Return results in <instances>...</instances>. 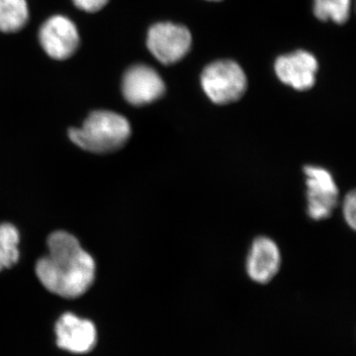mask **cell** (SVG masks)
Returning a JSON list of instances; mask_svg holds the SVG:
<instances>
[{
	"mask_svg": "<svg viewBox=\"0 0 356 356\" xmlns=\"http://www.w3.org/2000/svg\"><path fill=\"white\" fill-rule=\"evenodd\" d=\"M49 254L36 264V274L47 290L63 298H79L95 278V262L76 236L57 231L48 238Z\"/></svg>",
	"mask_w": 356,
	"mask_h": 356,
	"instance_id": "obj_1",
	"label": "cell"
},
{
	"mask_svg": "<svg viewBox=\"0 0 356 356\" xmlns=\"http://www.w3.org/2000/svg\"><path fill=\"white\" fill-rule=\"evenodd\" d=\"M131 136L127 118L116 112L97 110L90 113L83 126L70 128L69 137L77 147L93 154L118 151Z\"/></svg>",
	"mask_w": 356,
	"mask_h": 356,
	"instance_id": "obj_2",
	"label": "cell"
},
{
	"mask_svg": "<svg viewBox=\"0 0 356 356\" xmlns=\"http://www.w3.org/2000/svg\"><path fill=\"white\" fill-rule=\"evenodd\" d=\"M201 84L211 102L224 105L240 99L247 90V76L233 60H218L206 67Z\"/></svg>",
	"mask_w": 356,
	"mask_h": 356,
	"instance_id": "obj_3",
	"label": "cell"
},
{
	"mask_svg": "<svg viewBox=\"0 0 356 356\" xmlns=\"http://www.w3.org/2000/svg\"><path fill=\"white\" fill-rule=\"evenodd\" d=\"M191 33L184 26L156 23L147 33V49L163 65L179 62L191 50Z\"/></svg>",
	"mask_w": 356,
	"mask_h": 356,
	"instance_id": "obj_4",
	"label": "cell"
},
{
	"mask_svg": "<svg viewBox=\"0 0 356 356\" xmlns=\"http://www.w3.org/2000/svg\"><path fill=\"white\" fill-rule=\"evenodd\" d=\"M306 175L308 214L316 221L331 217L339 202V188L329 170L316 165L304 168Z\"/></svg>",
	"mask_w": 356,
	"mask_h": 356,
	"instance_id": "obj_5",
	"label": "cell"
},
{
	"mask_svg": "<svg viewBox=\"0 0 356 356\" xmlns=\"http://www.w3.org/2000/svg\"><path fill=\"white\" fill-rule=\"evenodd\" d=\"M39 40L47 55L57 60L72 57L79 46V34L76 24L63 15L51 16L42 25Z\"/></svg>",
	"mask_w": 356,
	"mask_h": 356,
	"instance_id": "obj_6",
	"label": "cell"
},
{
	"mask_svg": "<svg viewBox=\"0 0 356 356\" xmlns=\"http://www.w3.org/2000/svg\"><path fill=\"white\" fill-rule=\"evenodd\" d=\"M165 84L158 72L146 65H136L125 72L122 92L135 106L151 104L165 95Z\"/></svg>",
	"mask_w": 356,
	"mask_h": 356,
	"instance_id": "obj_7",
	"label": "cell"
},
{
	"mask_svg": "<svg viewBox=\"0 0 356 356\" xmlns=\"http://www.w3.org/2000/svg\"><path fill=\"white\" fill-rule=\"evenodd\" d=\"M58 348L74 355H86L95 348L97 331L88 318L72 313H65L58 318L55 327Z\"/></svg>",
	"mask_w": 356,
	"mask_h": 356,
	"instance_id": "obj_8",
	"label": "cell"
},
{
	"mask_svg": "<svg viewBox=\"0 0 356 356\" xmlns=\"http://www.w3.org/2000/svg\"><path fill=\"white\" fill-rule=\"evenodd\" d=\"M275 72L282 83L297 90H308L315 84L318 62L308 51H297L278 58Z\"/></svg>",
	"mask_w": 356,
	"mask_h": 356,
	"instance_id": "obj_9",
	"label": "cell"
},
{
	"mask_svg": "<svg viewBox=\"0 0 356 356\" xmlns=\"http://www.w3.org/2000/svg\"><path fill=\"white\" fill-rule=\"evenodd\" d=\"M280 266L281 254L275 242L266 236L257 238L248 257V276L254 282L266 284L277 275Z\"/></svg>",
	"mask_w": 356,
	"mask_h": 356,
	"instance_id": "obj_10",
	"label": "cell"
},
{
	"mask_svg": "<svg viewBox=\"0 0 356 356\" xmlns=\"http://www.w3.org/2000/svg\"><path fill=\"white\" fill-rule=\"evenodd\" d=\"M29 18L26 0H0V32L20 31Z\"/></svg>",
	"mask_w": 356,
	"mask_h": 356,
	"instance_id": "obj_11",
	"label": "cell"
},
{
	"mask_svg": "<svg viewBox=\"0 0 356 356\" xmlns=\"http://www.w3.org/2000/svg\"><path fill=\"white\" fill-rule=\"evenodd\" d=\"M20 235L18 229L8 222L0 224V271L17 264Z\"/></svg>",
	"mask_w": 356,
	"mask_h": 356,
	"instance_id": "obj_12",
	"label": "cell"
},
{
	"mask_svg": "<svg viewBox=\"0 0 356 356\" xmlns=\"http://www.w3.org/2000/svg\"><path fill=\"white\" fill-rule=\"evenodd\" d=\"M350 0H314V13L322 21L343 24L350 17Z\"/></svg>",
	"mask_w": 356,
	"mask_h": 356,
	"instance_id": "obj_13",
	"label": "cell"
},
{
	"mask_svg": "<svg viewBox=\"0 0 356 356\" xmlns=\"http://www.w3.org/2000/svg\"><path fill=\"white\" fill-rule=\"evenodd\" d=\"M343 216L346 222L351 229L356 227V196L355 191H353L346 196L343 201Z\"/></svg>",
	"mask_w": 356,
	"mask_h": 356,
	"instance_id": "obj_14",
	"label": "cell"
},
{
	"mask_svg": "<svg viewBox=\"0 0 356 356\" xmlns=\"http://www.w3.org/2000/svg\"><path fill=\"white\" fill-rule=\"evenodd\" d=\"M109 0H74V3L86 13H97L108 3Z\"/></svg>",
	"mask_w": 356,
	"mask_h": 356,
	"instance_id": "obj_15",
	"label": "cell"
},
{
	"mask_svg": "<svg viewBox=\"0 0 356 356\" xmlns=\"http://www.w3.org/2000/svg\"><path fill=\"white\" fill-rule=\"evenodd\" d=\"M212 1H218V0H212Z\"/></svg>",
	"mask_w": 356,
	"mask_h": 356,
	"instance_id": "obj_16",
	"label": "cell"
}]
</instances>
